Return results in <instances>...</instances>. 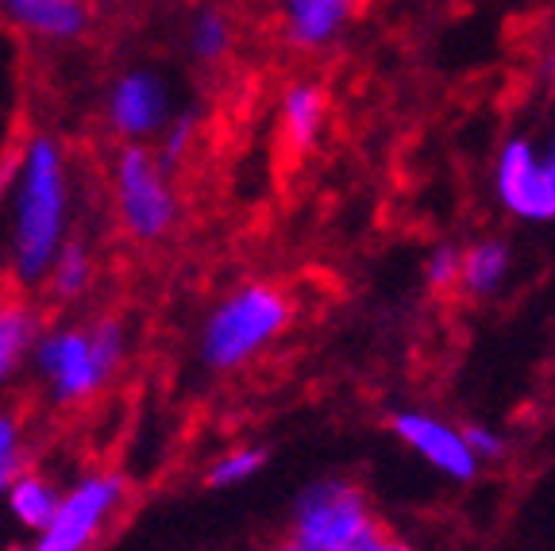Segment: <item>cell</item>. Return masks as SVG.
<instances>
[{
  "label": "cell",
  "instance_id": "1",
  "mask_svg": "<svg viewBox=\"0 0 555 551\" xmlns=\"http://www.w3.org/2000/svg\"><path fill=\"white\" fill-rule=\"evenodd\" d=\"M74 240V166L62 139L27 136L4 178V267L16 290H43L47 270Z\"/></svg>",
  "mask_w": 555,
  "mask_h": 551
},
{
  "label": "cell",
  "instance_id": "2",
  "mask_svg": "<svg viewBox=\"0 0 555 551\" xmlns=\"http://www.w3.org/2000/svg\"><path fill=\"white\" fill-rule=\"evenodd\" d=\"M131 332L116 312H96L89 320L47 324L31 355V374L47 401L59 409H81L113 386L128 367Z\"/></svg>",
  "mask_w": 555,
  "mask_h": 551
},
{
  "label": "cell",
  "instance_id": "3",
  "mask_svg": "<svg viewBox=\"0 0 555 551\" xmlns=\"http://www.w3.org/2000/svg\"><path fill=\"white\" fill-rule=\"evenodd\" d=\"M289 320H294V302L278 282L255 278L235 285L201 320V367L212 374L243 371L286 336Z\"/></svg>",
  "mask_w": 555,
  "mask_h": 551
},
{
  "label": "cell",
  "instance_id": "4",
  "mask_svg": "<svg viewBox=\"0 0 555 551\" xmlns=\"http://www.w3.org/2000/svg\"><path fill=\"white\" fill-rule=\"evenodd\" d=\"M108 205L113 220L131 243H163L178 228V193L170 166L151 143H124L108 163Z\"/></svg>",
  "mask_w": 555,
  "mask_h": 551
},
{
  "label": "cell",
  "instance_id": "5",
  "mask_svg": "<svg viewBox=\"0 0 555 551\" xmlns=\"http://www.w3.org/2000/svg\"><path fill=\"white\" fill-rule=\"evenodd\" d=\"M374 501L356 478H317L294 501L289 540L309 551H351L382 533Z\"/></svg>",
  "mask_w": 555,
  "mask_h": 551
},
{
  "label": "cell",
  "instance_id": "6",
  "mask_svg": "<svg viewBox=\"0 0 555 551\" xmlns=\"http://www.w3.org/2000/svg\"><path fill=\"white\" fill-rule=\"evenodd\" d=\"M128 505V478L113 466H89L66 486L59 517L43 533L27 536L16 551H93Z\"/></svg>",
  "mask_w": 555,
  "mask_h": 551
},
{
  "label": "cell",
  "instance_id": "7",
  "mask_svg": "<svg viewBox=\"0 0 555 551\" xmlns=\"http://www.w3.org/2000/svg\"><path fill=\"white\" fill-rule=\"evenodd\" d=\"M494 193L505 213L517 220L529 225L555 220V131L544 146L517 136L498 151Z\"/></svg>",
  "mask_w": 555,
  "mask_h": 551
},
{
  "label": "cell",
  "instance_id": "8",
  "mask_svg": "<svg viewBox=\"0 0 555 551\" xmlns=\"http://www.w3.org/2000/svg\"><path fill=\"white\" fill-rule=\"evenodd\" d=\"M390 432L421 463H428L451 483H475L482 471V459L470 451L463 424H451L436 413H425V409H398L390 417Z\"/></svg>",
  "mask_w": 555,
  "mask_h": 551
},
{
  "label": "cell",
  "instance_id": "9",
  "mask_svg": "<svg viewBox=\"0 0 555 551\" xmlns=\"http://www.w3.org/2000/svg\"><path fill=\"white\" fill-rule=\"evenodd\" d=\"M104 120L120 143H151L173 120L170 89L155 69H128L108 86Z\"/></svg>",
  "mask_w": 555,
  "mask_h": 551
},
{
  "label": "cell",
  "instance_id": "10",
  "mask_svg": "<svg viewBox=\"0 0 555 551\" xmlns=\"http://www.w3.org/2000/svg\"><path fill=\"white\" fill-rule=\"evenodd\" d=\"M43 309L24 290H0V394L31 367L35 344L43 336Z\"/></svg>",
  "mask_w": 555,
  "mask_h": 551
},
{
  "label": "cell",
  "instance_id": "11",
  "mask_svg": "<svg viewBox=\"0 0 555 551\" xmlns=\"http://www.w3.org/2000/svg\"><path fill=\"white\" fill-rule=\"evenodd\" d=\"M0 12L12 27L39 43H78L89 27L86 0H0Z\"/></svg>",
  "mask_w": 555,
  "mask_h": 551
},
{
  "label": "cell",
  "instance_id": "12",
  "mask_svg": "<svg viewBox=\"0 0 555 551\" xmlns=\"http://www.w3.org/2000/svg\"><path fill=\"white\" fill-rule=\"evenodd\" d=\"M356 12V0H282V31L297 51H321L336 43Z\"/></svg>",
  "mask_w": 555,
  "mask_h": 551
},
{
  "label": "cell",
  "instance_id": "13",
  "mask_svg": "<svg viewBox=\"0 0 555 551\" xmlns=\"http://www.w3.org/2000/svg\"><path fill=\"white\" fill-rule=\"evenodd\" d=\"M62 501H66V483H59L51 471H43V466H35V463L27 466L16 483L9 486V494H4V509H9L12 525L24 536L43 533V528L59 517Z\"/></svg>",
  "mask_w": 555,
  "mask_h": 551
},
{
  "label": "cell",
  "instance_id": "14",
  "mask_svg": "<svg viewBox=\"0 0 555 551\" xmlns=\"http://www.w3.org/2000/svg\"><path fill=\"white\" fill-rule=\"evenodd\" d=\"M96 278H101V267H96V251L89 247L86 240H74L62 247V255L54 259V267L47 270L43 278V297L51 305H81L93 293Z\"/></svg>",
  "mask_w": 555,
  "mask_h": 551
},
{
  "label": "cell",
  "instance_id": "15",
  "mask_svg": "<svg viewBox=\"0 0 555 551\" xmlns=\"http://www.w3.org/2000/svg\"><path fill=\"white\" fill-rule=\"evenodd\" d=\"M324 116H328V101L324 89L312 81H294L282 93V136L294 151H309L324 131Z\"/></svg>",
  "mask_w": 555,
  "mask_h": 551
},
{
  "label": "cell",
  "instance_id": "16",
  "mask_svg": "<svg viewBox=\"0 0 555 551\" xmlns=\"http://www.w3.org/2000/svg\"><path fill=\"white\" fill-rule=\"evenodd\" d=\"M513 267V255L502 240H478L463 251V274H460V290L467 297H494L505 285Z\"/></svg>",
  "mask_w": 555,
  "mask_h": 551
},
{
  "label": "cell",
  "instance_id": "17",
  "mask_svg": "<svg viewBox=\"0 0 555 551\" xmlns=\"http://www.w3.org/2000/svg\"><path fill=\"white\" fill-rule=\"evenodd\" d=\"M31 466V428L20 409L0 406V501L9 486Z\"/></svg>",
  "mask_w": 555,
  "mask_h": 551
},
{
  "label": "cell",
  "instance_id": "18",
  "mask_svg": "<svg viewBox=\"0 0 555 551\" xmlns=\"http://www.w3.org/2000/svg\"><path fill=\"white\" fill-rule=\"evenodd\" d=\"M267 466V451L259 444H232V448L217 451L205 466V486L212 490H235V486L259 478Z\"/></svg>",
  "mask_w": 555,
  "mask_h": 551
},
{
  "label": "cell",
  "instance_id": "19",
  "mask_svg": "<svg viewBox=\"0 0 555 551\" xmlns=\"http://www.w3.org/2000/svg\"><path fill=\"white\" fill-rule=\"evenodd\" d=\"M232 47V27H228L224 12L205 9L190 27V51L201 62H220Z\"/></svg>",
  "mask_w": 555,
  "mask_h": 551
},
{
  "label": "cell",
  "instance_id": "20",
  "mask_svg": "<svg viewBox=\"0 0 555 551\" xmlns=\"http://www.w3.org/2000/svg\"><path fill=\"white\" fill-rule=\"evenodd\" d=\"M193 139H197V116H193V113L173 116V120L163 128V136L155 139L158 158H163V163L173 170V166L182 163V158L193 151Z\"/></svg>",
  "mask_w": 555,
  "mask_h": 551
},
{
  "label": "cell",
  "instance_id": "21",
  "mask_svg": "<svg viewBox=\"0 0 555 551\" xmlns=\"http://www.w3.org/2000/svg\"><path fill=\"white\" fill-rule=\"evenodd\" d=\"M460 274H463V251L440 243V247L428 251L425 259V282L428 290H460Z\"/></svg>",
  "mask_w": 555,
  "mask_h": 551
},
{
  "label": "cell",
  "instance_id": "22",
  "mask_svg": "<svg viewBox=\"0 0 555 551\" xmlns=\"http://www.w3.org/2000/svg\"><path fill=\"white\" fill-rule=\"evenodd\" d=\"M463 432H467V444L470 451H475L478 459H502L505 456V436L498 428H490V424H463Z\"/></svg>",
  "mask_w": 555,
  "mask_h": 551
},
{
  "label": "cell",
  "instance_id": "23",
  "mask_svg": "<svg viewBox=\"0 0 555 551\" xmlns=\"http://www.w3.org/2000/svg\"><path fill=\"white\" fill-rule=\"evenodd\" d=\"M390 551H416V548H413V543H405V540H401V536H393Z\"/></svg>",
  "mask_w": 555,
  "mask_h": 551
}]
</instances>
